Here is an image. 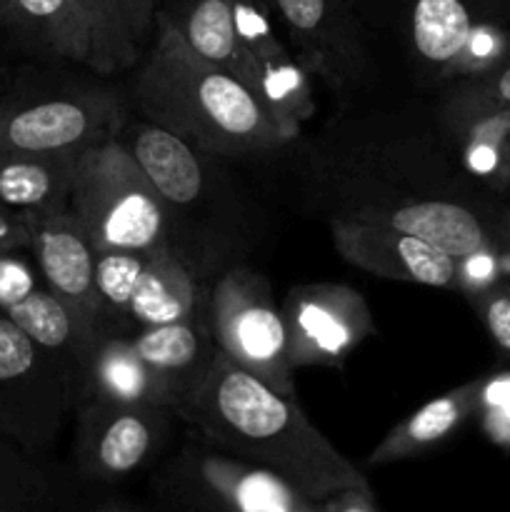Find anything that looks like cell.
I'll use <instances>...</instances> for the list:
<instances>
[{
	"label": "cell",
	"mask_w": 510,
	"mask_h": 512,
	"mask_svg": "<svg viewBox=\"0 0 510 512\" xmlns=\"http://www.w3.org/2000/svg\"><path fill=\"white\" fill-rule=\"evenodd\" d=\"M175 415L213 448L283 478L318 510L340 490L368 483L305 418L295 395L270 388L223 353Z\"/></svg>",
	"instance_id": "1"
},
{
	"label": "cell",
	"mask_w": 510,
	"mask_h": 512,
	"mask_svg": "<svg viewBox=\"0 0 510 512\" xmlns=\"http://www.w3.org/2000/svg\"><path fill=\"white\" fill-rule=\"evenodd\" d=\"M130 93L140 118L205 155H258L290 140L248 85L185 43L163 5Z\"/></svg>",
	"instance_id": "2"
},
{
	"label": "cell",
	"mask_w": 510,
	"mask_h": 512,
	"mask_svg": "<svg viewBox=\"0 0 510 512\" xmlns=\"http://www.w3.org/2000/svg\"><path fill=\"white\" fill-rule=\"evenodd\" d=\"M70 210L98 250L150 253L173 245V218L118 133L80 153Z\"/></svg>",
	"instance_id": "3"
},
{
	"label": "cell",
	"mask_w": 510,
	"mask_h": 512,
	"mask_svg": "<svg viewBox=\"0 0 510 512\" xmlns=\"http://www.w3.org/2000/svg\"><path fill=\"white\" fill-rule=\"evenodd\" d=\"M155 495L168 508L315 512L318 505L270 470L233 458L195 435L160 468Z\"/></svg>",
	"instance_id": "4"
},
{
	"label": "cell",
	"mask_w": 510,
	"mask_h": 512,
	"mask_svg": "<svg viewBox=\"0 0 510 512\" xmlns=\"http://www.w3.org/2000/svg\"><path fill=\"white\" fill-rule=\"evenodd\" d=\"M205 325L220 353L270 388L295 395L288 330L263 275L248 268L220 275L205 300Z\"/></svg>",
	"instance_id": "5"
},
{
	"label": "cell",
	"mask_w": 510,
	"mask_h": 512,
	"mask_svg": "<svg viewBox=\"0 0 510 512\" xmlns=\"http://www.w3.org/2000/svg\"><path fill=\"white\" fill-rule=\"evenodd\" d=\"M75 400L63 370L0 310V435L45 453Z\"/></svg>",
	"instance_id": "6"
},
{
	"label": "cell",
	"mask_w": 510,
	"mask_h": 512,
	"mask_svg": "<svg viewBox=\"0 0 510 512\" xmlns=\"http://www.w3.org/2000/svg\"><path fill=\"white\" fill-rule=\"evenodd\" d=\"M173 418L175 410L165 405L85 398L75 408V473L85 483H118L148 468Z\"/></svg>",
	"instance_id": "7"
},
{
	"label": "cell",
	"mask_w": 510,
	"mask_h": 512,
	"mask_svg": "<svg viewBox=\"0 0 510 512\" xmlns=\"http://www.w3.org/2000/svg\"><path fill=\"white\" fill-rule=\"evenodd\" d=\"M115 98L53 93L0 100V153H80L118 133Z\"/></svg>",
	"instance_id": "8"
},
{
	"label": "cell",
	"mask_w": 510,
	"mask_h": 512,
	"mask_svg": "<svg viewBox=\"0 0 510 512\" xmlns=\"http://www.w3.org/2000/svg\"><path fill=\"white\" fill-rule=\"evenodd\" d=\"M290 48L333 95H348L368 75L370 55L345 0H268Z\"/></svg>",
	"instance_id": "9"
},
{
	"label": "cell",
	"mask_w": 510,
	"mask_h": 512,
	"mask_svg": "<svg viewBox=\"0 0 510 512\" xmlns=\"http://www.w3.org/2000/svg\"><path fill=\"white\" fill-rule=\"evenodd\" d=\"M280 313L293 368L340 365L375 330L368 303L348 285H298L288 293Z\"/></svg>",
	"instance_id": "10"
},
{
	"label": "cell",
	"mask_w": 510,
	"mask_h": 512,
	"mask_svg": "<svg viewBox=\"0 0 510 512\" xmlns=\"http://www.w3.org/2000/svg\"><path fill=\"white\" fill-rule=\"evenodd\" d=\"M330 238L345 263L378 278L430 288H450L458 283L460 260L403 230L335 215Z\"/></svg>",
	"instance_id": "11"
},
{
	"label": "cell",
	"mask_w": 510,
	"mask_h": 512,
	"mask_svg": "<svg viewBox=\"0 0 510 512\" xmlns=\"http://www.w3.org/2000/svg\"><path fill=\"white\" fill-rule=\"evenodd\" d=\"M28 253L45 288L103 328L95 290L98 248L70 205L35 213Z\"/></svg>",
	"instance_id": "12"
},
{
	"label": "cell",
	"mask_w": 510,
	"mask_h": 512,
	"mask_svg": "<svg viewBox=\"0 0 510 512\" xmlns=\"http://www.w3.org/2000/svg\"><path fill=\"white\" fill-rule=\"evenodd\" d=\"M43 350H48L63 370L73 393L75 408L88 393L90 370L105 330L95 320L75 310L45 285L3 310Z\"/></svg>",
	"instance_id": "13"
},
{
	"label": "cell",
	"mask_w": 510,
	"mask_h": 512,
	"mask_svg": "<svg viewBox=\"0 0 510 512\" xmlns=\"http://www.w3.org/2000/svg\"><path fill=\"white\" fill-rule=\"evenodd\" d=\"M338 215L403 230L453 255L455 260L475 258L485 253L490 243L488 230L480 223L475 210L448 198L363 200Z\"/></svg>",
	"instance_id": "14"
},
{
	"label": "cell",
	"mask_w": 510,
	"mask_h": 512,
	"mask_svg": "<svg viewBox=\"0 0 510 512\" xmlns=\"http://www.w3.org/2000/svg\"><path fill=\"white\" fill-rule=\"evenodd\" d=\"M128 340L173 410L198 388L220 353L205 318L148 325L130 333Z\"/></svg>",
	"instance_id": "15"
},
{
	"label": "cell",
	"mask_w": 510,
	"mask_h": 512,
	"mask_svg": "<svg viewBox=\"0 0 510 512\" xmlns=\"http://www.w3.org/2000/svg\"><path fill=\"white\" fill-rule=\"evenodd\" d=\"M88 20V68L100 75L125 73L148 53L158 28L160 0H75Z\"/></svg>",
	"instance_id": "16"
},
{
	"label": "cell",
	"mask_w": 510,
	"mask_h": 512,
	"mask_svg": "<svg viewBox=\"0 0 510 512\" xmlns=\"http://www.w3.org/2000/svg\"><path fill=\"white\" fill-rule=\"evenodd\" d=\"M118 138L130 150L150 185L165 200L170 218L175 210H188L190 205L203 200V158H200V150H195L188 140L150 123V120L130 125Z\"/></svg>",
	"instance_id": "17"
},
{
	"label": "cell",
	"mask_w": 510,
	"mask_h": 512,
	"mask_svg": "<svg viewBox=\"0 0 510 512\" xmlns=\"http://www.w3.org/2000/svg\"><path fill=\"white\" fill-rule=\"evenodd\" d=\"M198 318H205V303L188 260L173 245H160L145 253L143 273L130 298L133 333L148 325L185 323Z\"/></svg>",
	"instance_id": "18"
},
{
	"label": "cell",
	"mask_w": 510,
	"mask_h": 512,
	"mask_svg": "<svg viewBox=\"0 0 510 512\" xmlns=\"http://www.w3.org/2000/svg\"><path fill=\"white\" fill-rule=\"evenodd\" d=\"M0 28L38 53L88 65L90 30L75 0H3Z\"/></svg>",
	"instance_id": "19"
},
{
	"label": "cell",
	"mask_w": 510,
	"mask_h": 512,
	"mask_svg": "<svg viewBox=\"0 0 510 512\" xmlns=\"http://www.w3.org/2000/svg\"><path fill=\"white\" fill-rule=\"evenodd\" d=\"M483 400V383H468L415 410L410 418L395 425L370 453L368 465H393L418 458L455 433Z\"/></svg>",
	"instance_id": "20"
},
{
	"label": "cell",
	"mask_w": 510,
	"mask_h": 512,
	"mask_svg": "<svg viewBox=\"0 0 510 512\" xmlns=\"http://www.w3.org/2000/svg\"><path fill=\"white\" fill-rule=\"evenodd\" d=\"M80 153H0V205L25 213L65 208Z\"/></svg>",
	"instance_id": "21"
},
{
	"label": "cell",
	"mask_w": 510,
	"mask_h": 512,
	"mask_svg": "<svg viewBox=\"0 0 510 512\" xmlns=\"http://www.w3.org/2000/svg\"><path fill=\"white\" fill-rule=\"evenodd\" d=\"M478 28L468 0H413L410 8V45L433 75H458Z\"/></svg>",
	"instance_id": "22"
},
{
	"label": "cell",
	"mask_w": 510,
	"mask_h": 512,
	"mask_svg": "<svg viewBox=\"0 0 510 512\" xmlns=\"http://www.w3.org/2000/svg\"><path fill=\"white\" fill-rule=\"evenodd\" d=\"M85 398H108L120 403L165 405L163 390L130 345L128 335L105 333L95 353ZM83 398V400H85ZM80 400V403H83ZM78 403V405H80ZM168 408V405H165ZM173 410V408H170Z\"/></svg>",
	"instance_id": "23"
},
{
	"label": "cell",
	"mask_w": 510,
	"mask_h": 512,
	"mask_svg": "<svg viewBox=\"0 0 510 512\" xmlns=\"http://www.w3.org/2000/svg\"><path fill=\"white\" fill-rule=\"evenodd\" d=\"M43 453L23 448L0 435V512L58 508V483Z\"/></svg>",
	"instance_id": "24"
},
{
	"label": "cell",
	"mask_w": 510,
	"mask_h": 512,
	"mask_svg": "<svg viewBox=\"0 0 510 512\" xmlns=\"http://www.w3.org/2000/svg\"><path fill=\"white\" fill-rule=\"evenodd\" d=\"M145 253L138 250H98L95 290H98L100 323L105 333L130 335V298L143 273Z\"/></svg>",
	"instance_id": "25"
},
{
	"label": "cell",
	"mask_w": 510,
	"mask_h": 512,
	"mask_svg": "<svg viewBox=\"0 0 510 512\" xmlns=\"http://www.w3.org/2000/svg\"><path fill=\"white\" fill-rule=\"evenodd\" d=\"M448 103L458 105H490V108H510V60L488 70H480L473 78L455 88Z\"/></svg>",
	"instance_id": "26"
},
{
	"label": "cell",
	"mask_w": 510,
	"mask_h": 512,
	"mask_svg": "<svg viewBox=\"0 0 510 512\" xmlns=\"http://www.w3.org/2000/svg\"><path fill=\"white\" fill-rule=\"evenodd\" d=\"M20 253L23 250L0 253V310H8L10 305H15L43 285L38 268L30 265Z\"/></svg>",
	"instance_id": "27"
},
{
	"label": "cell",
	"mask_w": 510,
	"mask_h": 512,
	"mask_svg": "<svg viewBox=\"0 0 510 512\" xmlns=\"http://www.w3.org/2000/svg\"><path fill=\"white\" fill-rule=\"evenodd\" d=\"M480 318L490 338L510 358V288H488L478 300Z\"/></svg>",
	"instance_id": "28"
},
{
	"label": "cell",
	"mask_w": 510,
	"mask_h": 512,
	"mask_svg": "<svg viewBox=\"0 0 510 512\" xmlns=\"http://www.w3.org/2000/svg\"><path fill=\"white\" fill-rule=\"evenodd\" d=\"M33 218L35 213L0 205V253H15V250H23L25 253L30 248Z\"/></svg>",
	"instance_id": "29"
},
{
	"label": "cell",
	"mask_w": 510,
	"mask_h": 512,
	"mask_svg": "<svg viewBox=\"0 0 510 512\" xmlns=\"http://www.w3.org/2000/svg\"><path fill=\"white\" fill-rule=\"evenodd\" d=\"M495 178H498L500 183H510V143L505 145V153L503 158H500L498 170H495Z\"/></svg>",
	"instance_id": "30"
},
{
	"label": "cell",
	"mask_w": 510,
	"mask_h": 512,
	"mask_svg": "<svg viewBox=\"0 0 510 512\" xmlns=\"http://www.w3.org/2000/svg\"><path fill=\"white\" fill-rule=\"evenodd\" d=\"M160 3H165V0H160Z\"/></svg>",
	"instance_id": "31"
},
{
	"label": "cell",
	"mask_w": 510,
	"mask_h": 512,
	"mask_svg": "<svg viewBox=\"0 0 510 512\" xmlns=\"http://www.w3.org/2000/svg\"><path fill=\"white\" fill-rule=\"evenodd\" d=\"M0 3H3V0H0Z\"/></svg>",
	"instance_id": "32"
}]
</instances>
